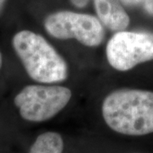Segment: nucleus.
<instances>
[{"instance_id": "f257e3e1", "label": "nucleus", "mask_w": 153, "mask_h": 153, "mask_svg": "<svg viewBox=\"0 0 153 153\" xmlns=\"http://www.w3.org/2000/svg\"><path fill=\"white\" fill-rule=\"evenodd\" d=\"M102 116L113 131L140 136L153 133V92L122 88L105 97Z\"/></svg>"}, {"instance_id": "f03ea898", "label": "nucleus", "mask_w": 153, "mask_h": 153, "mask_svg": "<svg viewBox=\"0 0 153 153\" xmlns=\"http://www.w3.org/2000/svg\"><path fill=\"white\" fill-rule=\"evenodd\" d=\"M12 45L28 76L34 81L53 83L67 78L65 59L40 34L21 31L13 37Z\"/></svg>"}, {"instance_id": "7ed1b4c3", "label": "nucleus", "mask_w": 153, "mask_h": 153, "mask_svg": "<svg viewBox=\"0 0 153 153\" xmlns=\"http://www.w3.org/2000/svg\"><path fill=\"white\" fill-rule=\"evenodd\" d=\"M71 98V89L64 86L32 84L23 88L14 102L23 119L40 123L58 114Z\"/></svg>"}, {"instance_id": "20e7f679", "label": "nucleus", "mask_w": 153, "mask_h": 153, "mask_svg": "<svg viewBox=\"0 0 153 153\" xmlns=\"http://www.w3.org/2000/svg\"><path fill=\"white\" fill-rule=\"evenodd\" d=\"M44 26L57 39L74 38L88 47H96L105 38L103 24L97 17L72 11H58L45 18Z\"/></svg>"}, {"instance_id": "39448f33", "label": "nucleus", "mask_w": 153, "mask_h": 153, "mask_svg": "<svg viewBox=\"0 0 153 153\" xmlns=\"http://www.w3.org/2000/svg\"><path fill=\"white\" fill-rule=\"evenodd\" d=\"M106 58L114 69L131 70L137 65L153 60V33L120 31L106 45Z\"/></svg>"}, {"instance_id": "423d86ee", "label": "nucleus", "mask_w": 153, "mask_h": 153, "mask_svg": "<svg viewBox=\"0 0 153 153\" xmlns=\"http://www.w3.org/2000/svg\"><path fill=\"white\" fill-rule=\"evenodd\" d=\"M100 22L111 31L120 32L128 27L130 19L120 0H94Z\"/></svg>"}, {"instance_id": "0eeeda50", "label": "nucleus", "mask_w": 153, "mask_h": 153, "mask_svg": "<svg viewBox=\"0 0 153 153\" xmlns=\"http://www.w3.org/2000/svg\"><path fill=\"white\" fill-rule=\"evenodd\" d=\"M64 141L60 134L45 132L40 134L29 150V153H62Z\"/></svg>"}, {"instance_id": "6e6552de", "label": "nucleus", "mask_w": 153, "mask_h": 153, "mask_svg": "<svg viewBox=\"0 0 153 153\" xmlns=\"http://www.w3.org/2000/svg\"><path fill=\"white\" fill-rule=\"evenodd\" d=\"M144 9L150 16H153V0H144Z\"/></svg>"}, {"instance_id": "1a4fd4ad", "label": "nucleus", "mask_w": 153, "mask_h": 153, "mask_svg": "<svg viewBox=\"0 0 153 153\" xmlns=\"http://www.w3.org/2000/svg\"><path fill=\"white\" fill-rule=\"evenodd\" d=\"M144 0H120L121 4L123 5L128 6V7H132V6L138 5L139 4H140Z\"/></svg>"}, {"instance_id": "9d476101", "label": "nucleus", "mask_w": 153, "mask_h": 153, "mask_svg": "<svg viewBox=\"0 0 153 153\" xmlns=\"http://www.w3.org/2000/svg\"><path fill=\"white\" fill-rule=\"evenodd\" d=\"M71 3L77 8H84L88 5L89 0H70Z\"/></svg>"}, {"instance_id": "9b49d317", "label": "nucleus", "mask_w": 153, "mask_h": 153, "mask_svg": "<svg viewBox=\"0 0 153 153\" xmlns=\"http://www.w3.org/2000/svg\"><path fill=\"white\" fill-rule=\"evenodd\" d=\"M6 2H7V0H0V15H1V13L3 12L4 9Z\"/></svg>"}, {"instance_id": "f8f14e48", "label": "nucleus", "mask_w": 153, "mask_h": 153, "mask_svg": "<svg viewBox=\"0 0 153 153\" xmlns=\"http://www.w3.org/2000/svg\"><path fill=\"white\" fill-rule=\"evenodd\" d=\"M3 66V56H2V53L0 52V69Z\"/></svg>"}]
</instances>
